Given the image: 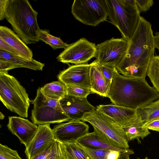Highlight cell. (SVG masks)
I'll use <instances>...</instances> for the list:
<instances>
[{
	"label": "cell",
	"mask_w": 159,
	"mask_h": 159,
	"mask_svg": "<svg viewBox=\"0 0 159 159\" xmlns=\"http://www.w3.org/2000/svg\"><path fill=\"white\" fill-rule=\"evenodd\" d=\"M155 46L152 25L140 16L136 30L129 42L126 55L116 68L127 77L145 79Z\"/></svg>",
	"instance_id": "obj_1"
},
{
	"label": "cell",
	"mask_w": 159,
	"mask_h": 159,
	"mask_svg": "<svg viewBox=\"0 0 159 159\" xmlns=\"http://www.w3.org/2000/svg\"><path fill=\"white\" fill-rule=\"evenodd\" d=\"M107 97L114 104L137 109L159 99V93L145 79L125 77L118 72L112 80Z\"/></svg>",
	"instance_id": "obj_2"
},
{
	"label": "cell",
	"mask_w": 159,
	"mask_h": 159,
	"mask_svg": "<svg viewBox=\"0 0 159 159\" xmlns=\"http://www.w3.org/2000/svg\"><path fill=\"white\" fill-rule=\"evenodd\" d=\"M38 14L28 0H9L5 17L14 32L25 44H30L39 41Z\"/></svg>",
	"instance_id": "obj_3"
},
{
	"label": "cell",
	"mask_w": 159,
	"mask_h": 159,
	"mask_svg": "<svg viewBox=\"0 0 159 159\" xmlns=\"http://www.w3.org/2000/svg\"><path fill=\"white\" fill-rule=\"evenodd\" d=\"M110 22L129 41L138 26L140 12L135 0H105Z\"/></svg>",
	"instance_id": "obj_4"
},
{
	"label": "cell",
	"mask_w": 159,
	"mask_h": 159,
	"mask_svg": "<svg viewBox=\"0 0 159 159\" xmlns=\"http://www.w3.org/2000/svg\"><path fill=\"white\" fill-rule=\"evenodd\" d=\"M0 99L6 107L27 118L30 100L25 89L13 76L0 72Z\"/></svg>",
	"instance_id": "obj_5"
},
{
	"label": "cell",
	"mask_w": 159,
	"mask_h": 159,
	"mask_svg": "<svg viewBox=\"0 0 159 159\" xmlns=\"http://www.w3.org/2000/svg\"><path fill=\"white\" fill-rule=\"evenodd\" d=\"M81 120L91 124L96 134L107 143L116 148L129 149L124 130L110 117L95 110L86 113Z\"/></svg>",
	"instance_id": "obj_6"
},
{
	"label": "cell",
	"mask_w": 159,
	"mask_h": 159,
	"mask_svg": "<svg viewBox=\"0 0 159 159\" xmlns=\"http://www.w3.org/2000/svg\"><path fill=\"white\" fill-rule=\"evenodd\" d=\"M32 103L34 108L31 119L35 125L60 123L70 120L62 109L59 100L46 97L40 88L37 89Z\"/></svg>",
	"instance_id": "obj_7"
},
{
	"label": "cell",
	"mask_w": 159,
	"mask_h": 159,
	"mask_svg": "<svg viewBox=\"0 0 159 159\" xmlns=\"http://www.w3.org/2000/svg\"><path fill=\"white\" fill-rule=\"evenodd\" d=\"M71 12L82 23L94 27L108 17L105 0H75Z\"/></svg>",
	"instance_id": "obj_8"
},
{
	"label": "cell",
	"mask_w": 159,
	"mask_h": 159,
	"mask_svg": "<svg viewBox=\"0 0 159 159\" xmlns=\"http://www.w3.org/2000/svg\"><path fill=\"white\" fill-rule=\"evenodd\" d=\"M129 42L123 37L112 38L97 44L95 61L99 64L117 66L126 55Z\"/></svg>",
	"instance_id": "obj_9"
},
{
	"label": "cell",
	"mask_w": 159,
	"mask_h": 159,
	"mask_svg": "<svg viewBox=\"0 0 159 159\" xmlns=\"http://www.w3.org/2000/svg\"><path fill=\"white\" fill-rule=\"evenodd\" d=\"M96 52L95 43L83 38L69 44L57 58L58 61L64 63L86 64L92 58L95 57Z\"/></svg>",
	"instance_id": "obj_10"
},
{
	"label": "cell",
	"mask_w": 159,
	"mask_h": 159,
	"mask_svg": "<svg viewBox=\"0 0 159 159\" xmlns=\"http://www.w3.org/2000/svg\"><path fill=\"white\" fill-rule=\"evenodd\" d=\"M88 125L80 120H70L59 123L52 129L56 140L61 143H76L89 132Z\"/></svg>",
	"instance_id": "obj_11"
},
{
	"label": "cell",
	"mask_w": 159,
	"mask_h": 159,
	"mask_svg": "<svg viewBox=\"0 0 159 159\" xmlns=\"http://www.w3.org/2000/svg\"><path fill=\"white\" fill-rule=\"evenodd\" d=\"M90 64L88 63L70 66L61 71L58 79L66 85H74L91 89Z\"/></svg>",
	"instance_id": "obj_12"
},
{
	"label": "cell",
	"mask_w": 159,
	"mask_h": 159,
	"mask_svg": "<svg viewBox=\"0 0 159 159\" xmlns=\"http://www.w3.org/2000/svg\"><path fill=\"white\" fill-rule=\"evenodd\" d=\"M59 101L62 109L70 120H81L86 113L96 110L87 98L67 95Z\"/></svg>",
	"instance_id": "obj_13"
},
{
	"label": "cell",
	"mask_w": 159,
	"mask_h": 159,
	"mask_svg": "<svg viewBox=\"0 0 159 159\" xmlns=\"http://www.w3.org/2000/svg\"><path fill=\"white\" fill-rule=\"evenodd\" d=\"M56 140L50 124L39 125L36 133L26 147L27 158L30 159L38 155Z\"/></svg>",
	"instance_id": "obj_14"
},
{
	"label": "cell",
	"mask_w": 159,
	"mask_h": 159,
	"mask_svg": "<svg viewBox=\"0 0 159 159\" xmlns=\"http://www.w3.org/2000/svg\"><path fill=\"white\" fill-rule=\"evenodd\" d=\"M7 127L21 143L26 147L37 133L38 126L29 120L16 116H9Z\"/></svg>",
	"instance_id": "obj_15"
},
{
	"label": "cell",
	"mask_w": 159,
	"mask_h": 159,
	"mask_svg": "<svg viewBox=\"0 0 159 159\" xmlns=\"http://www.w3.org/2000/svg\"><path fill=\"white\" fill-rule=\"evenodd\" d=\"M96 110L110 117L116 124L122 127L137 115V109L129 108L114 104L100 105Z\"/></svg>",
	"instance_id": "obj_16"
},
{
	"label": "cell",
	"mask_w": 159,
	"mask_h": 159,
	"mask_svg": "<svg viewBox=\"0 0 159 159\" xmlns=\"http://www.w3.org/2000/svg\"><path fill=\"white\" fill-rule=\"evenodd\" d=\"M90 64L91 90L93 93H96L101 96L107 97L112 81L104 76L95 60Z\"/></svg>",
	"instance_id": "obj_17"
},
{
	"label": "cell",
	"mask_w": 159,
	"mask_h": 159,
	"mask_svg": "<svg viewBox=\"0 0 159 159\" xmlns=\"http://www.w3.org/2000/svg\"><path fill=\"white\" fill-rule=\"evenodd\" d=\"M0 38L11 47L21 57L29 59L33 58L31 50L10 29L1 26Z\"/></svg>",
	"instance_id": "obj_18"
},
{
	"label": "cell",
	"mask_w": 159,
	"mask_h": 159,
	"mask_svg": "<svg viewBox=\"0 0 159 159\" xmlns=\"http://www.w3.org/2000/svg\"><path fill=\"white\" fill-rule=\"evenodd\" d=\"M76 143L81 146L91 149L114 150L129 155L134 153L132 149L119 148L107 143L97 136L94 132L87 134L80 138Z\"/></svg>",
	"instance_id": "obj_19"
},
{
	"label": "cell",
	"mask_w": 159,
	"mask_h": 159,
	"mask_svg": "<svg viewBox=\"0 0 159 159\" xmlns=\"http://www.w3.org/2000/svg\"><path fill=\"white\" fill-rule=\"evenodd\" d=\"M144 123L137 115L133 119L122 127L128 142L136 139L139 143V139H142L150 134L149 129L144 126Z\"/></svg>",
	"instance_id": "obj_20"
},
{
	"label": "cell",
	"mask_w": 159,
	"mask_h": 159,
	"mask_svg": "<svg viewBox=\"0 0 159 159\" xmlns=\"http://www.w3.org/2000/svg\"><path fill=\"white\" fill-rule=\"evenodd\" d=\"M0 59L8 61L19 66L35 70L42 71L45 64L34 59H29L20 56H16L0 50Z\"/></svg>",
	"instance_id": "obj_21"
},
{
	"label": "cell",
	"mask_w": 159,
	"mask_h": 159,
	"mask_svg": "<svg viewBox=\"0 0 159 159\" xmlns=\"http://www.w3.org/2000/svg\"><path fill=\"white\" fill-rule=\"evenodd\" d=\"M40 89L46 97L56 100L60 101L67 94L66 85L59 80L46 84Z\"/></svg>",
	"instance_id": "obj_22"
},
{
	"label": "cell",
	"mask_w": 159,
	"mask_h": 159,
	"mask_svg": "<svg viewBox=\"0 0 159 159\" xmlns=\"http://www.w3.org/2000/svg\"><path fill=\"white\" fill-rule=\"evenodd\" d=\"M137 114L144 124L159 120V99L138 109Z\"/></svg>",
	"instance_id": "obj_23"
},
{
	"label": "cell",
	"mask_w": 159,
	"mask_h": 159,
	"mask_svg": "<svg viewBox=\"0 0 159 159\" xmlns=\"http://www.w3.org/2000/svg\"><path fill=\"white\" fill-rule=\"evenodd\" d=\"M61 144L64 159H92L76 142Z\"/></svg>",
	"instance_id": "obj_24"
},
{
	"label": "cell",
	"mask_w": 159,
	"mask_h": 159,
	"mask_svg": "<svg viewBox=\"0 0 159 159\" xmlns=\"http://www.w3.org/2000/svg\"><path fill=\"white\" fill-rule=\"evenodd\" d=\"M30 159H64L62 144L56 140L42 152Z\"/></svg>",
	"instance_id": "obj_25"
},
{
	"label": "cell",
	"mask_w": 159,
	"mask_h": 159,
	"mask_svg": "<svg viewBox=\"0 0 159 159\" xmlns=\"http://www.w3.org/2000/svg\"><path fill=\"white\" fill-rule=\"evenodd\" d=\"M78 144L92 159H117L121 153L114 150L91 149Z\"/></svg>",
	"instance_id": "obj_26"
},
{
	"label": "cell",
	"mask_w": 159,
	"mask_h": 159,
	"mask_svg": "<svg viewBox=\"0 0 159 159\" xmlns=\"http://www.w3.org/2000/svg\"><path fill=\"white\" fill-rule=\"evenodd\" d=\"M39 40L49 45L53 50L67 48L69 44L64 42L60 38L50 34L49 31L46 30H40L39 37Z\"/></svg>",
	"instance_id": "obj_27"
},
{
	"label": "cell",
	"mask_w": 159,
	"mask_h": 159,
	"mask_svg": "<svg viewBox=\"0 0 159 159\" xmlns=\"http://www.w3.org/2000/svg\"><path fill=\"white\" fill-rule=\"evenodd\" d=\"M147 75L149 78L153 88L159 93V56H154L149 63Z\"/></svg>",
	"instance_id": "obj_28"
},
{
	"label": "cell",
	"mask_w": 159,
	"mask_h": 159,
	"mask_svg": "<svg viewBox=\"0 0 159 159\" xmlns=\"http://www.w3.org/2000/svg\"><path fill=\"white\" fill-rule=\"evenodd\" d=\"M67 94L81 98H86L93 93L90 89L74 85H66Z\"/></svg>",
	"instance_id": "obj_29"
},
{
	"label": "cell",
	"mask_w": 159,
	"mask_h": 159,
	"mask_svg": "<svg viewBox=\"0 0 159 159\" xmlns=\"http://www.w3.org/2000/svg\"><path fill=\"white\" fill-rule=\"evenodd\" d=\"M0 159H22L16 150L0 144Z\"/></svg>",
	"instance_id": "obj_30"
},
{
	"label": "cell",
	"mask_w": 159,
	"mask_h": 159,
	"mask_svg": "<svg viewBox=\"0 0 159 159\" xmlns=\"http://www.w3.org/2000/svg\"><path fill=\"white\" fill-rule=\"evenodd\" d=\"M97 63L104 76L107 79L112 81L113 77L118 72L116 67L112 65Z\"/></svg>",
	"instance_id": "obj_31"
},
{
	"label": "cell",
	"mask_w": 159,
	"mask_h": 159,
	"mask_svg": "<svg viewBox=\"0 0 159 159\" xmlns=\"http://www.w3.org/2000/svg\"><path fill=\"white\" fill-rule=\"evenodd\" d=\"M137 8L141 13L146 12L152 6L154 2L152 0H135Z\"/></svg>",
	"instance_id": "obj_32"
},
{
	"label": "cell",
	"mask_w": 159,
	"mask_h": 159,
	"mask_svg": "<svg viewBox=\"0 0 159 159\" xmlns=\"http://www.w3.org/2000/svg\"><path fill=\"white\" fill-rule=\"evenodd\" d=\"M20 68V66L8 61L0 59V72L8 73L9 70Z\"/></svg>",
	"instance_id": "obj_33"
},
{
	"label": "cell",
	"mask_w": 159,
	"mask_h": 159,
	"mask_svg": "<svg viewBox=\"0 0 159 159\" xmlns=\"http://www.w3.org/2000/svg\"><path fill=\"white\" fill-rule=\"evenodd\" d=\"M0 50L4 51L12 55L21 56L11 47L0 38Z\"/></svg>",
	"instance_id": "obj_34"
},
{
	"label": "cell",
	"mask_w": 159,
	"mask_h": 159,
	"mask_svg": "<svg viewBox=\"0 0 159 159\" xmlns=\"http://www.w3.org/2000/svg\"><path fill=\"white\" fill-rule=\"evenodd\" d=\"M9 2V0H0V20L5 18V13Z\"/></svg>",
	"instance_id": "obj_35"
},
{
	"label": "cell",
	"mask_w": 159,
	"mask_h": 159,
	"mask_svg": "<svg viewBox=\"0 0 159 159\" xmlns=\"http://www.w3.org/2000/svg\"><path fill=\"white\" fill-rule=\"evenodd\" d=\"M143 126L148 129L159 132V120L147 122L144 124Z\"/></svg>",
	"instance_id": "obj_36"
},
{
	"label": "cell",
	"mask_w": 159,
	"mask_h": 159,
	"mask_svg": "<svg viewBox=\"0 0 159 159\" xmlns=\"http://www.w3.org/2000/svg\"><path fill=\"white\" fill-rule=\"evenodd\" d=\"M154 41L155 48L159 50V32H157L154 36Z\"/></svg>",
	"instance_id": "obj_37"
},
{
	"label": "cell",
	"mask_w": 159,
	"mask_h": 159,
	"mask_svg": "<svg viewBox=\"0 0 159 159\" xmlns=\"http://www.w3.org/2000/svg\"><path fill=\"white\" fill-rule=\"evenodd\" d=\"M129 155L128 154L121 152L117 159H130Z\"/></svg>",
	"instance_id": "obj_38"
},
{
	"label": "cell",
	"mask_w": 159,
	"mask_h": 159,
	"mask_svg": "<svg viewBox=\"0 0 159 159\" xmlns=\"http://www.w3.org/2000/svg\"><path fill=\"white\" fill-rule=\"evenodd\" d=\"M5 118L4 115L1 112L0 113V119L1 120Z\"/></svg>",
	"instance_id": "obj_39"
},
{
	"label": "cell",
	"mask_w": 159,
	"mask_h": 159,
	"mask_svg": "<svg viewBox=\"0 0 159 159\" xmlns=\"http://www.w3.org/2000/svg\"><path fill=\"white\" fill-rule=\"evenodd\" d=\"M137 159H140L139 158H137ZM149 159L147 157H146L144 159Z\"/></svg>",
	"instance_id": "obj_40"
}]
</instances>
